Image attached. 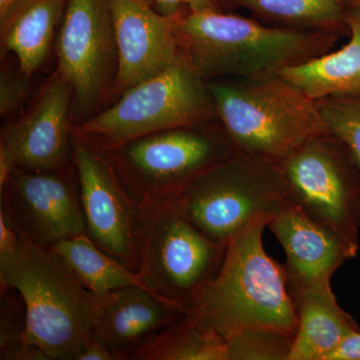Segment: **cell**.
<instances>
[{
  "instance_id": "cell-1",
  "label": "cell",
  "mask_w": 360,
  "mask_h": 360,
  "mask_svg": "<svg viewBox=\"0 0 360 360\" xmlns=\"http://www.w3.org/2000/svg\"><path fill=\"white\" fill-rule=\"evenodd\" d=\"M182 56L203 79H255L321 56L326 32L269 27L217 9L175 15Z\"/></svg>"
},
{
  "instance_id": "cell-2",
  "label": "cell",
  "mask_w": 360,
  "mask_h": 360,
  "mask_svg": "<svg viewBox=\"0 0 360 360\" xmlns=\"http://www.w3.org/2000/svg\"><path fill=\"white\" fill-rule=\"evenodd\" d=\"M0 288L18 291L25 302L33 359H78L94 335V296L51 248L20 234L15 250L0 257Z\"/></svg>"
},
{
  "instance_id": "cell-3",
  "label": "cell",
  "mask_w": 360,
  "mask_h": 360,
  "mask_svg": "<svg viewBox=\"0 0 360 360\" xmlns=\"http://www.w3.org/2000/svg\"><path fill=\"white\" fill-rule=\"evenodd\" d=\"M266 226L250 224L229 240L219 274L188 312L222 340L255 328L295 335L297 315L283 265L264 250Z\"/></svg>"
},
{
  "instance_id": "cell-4",
  "label": "cell",
  "mask_w": 360,
  "mask_h": 360,
  "mask_svg": "<svg viewBox=\"0 0 360 360\" xmlns=\"http://www.w3.org/2000/svg\"><path fill=\"white\" fill-rule=\"evenodd\" d=\"M220 124L236 150L279 161L328 134L317 101L279 75L208 80Z\"/></svg>"
},
{
  "instance_id": "cell-5",
  "label": "cell",
  "mask_w": 360,
  "mask_h": 360,
  "mask_svg": "<svg viewBox=\"0 0 360 360\" xmlns=\"http://www.w3.org/2000/svg\"><path fill=\"white\" fill-rule=\"evenodd\" d=\"M172 202L226 245L250 224H269L292 205L278 163L238 150L195 177Z\"/></svg>"
},
{
  "instance_id": "cell-6",
  "label": "cell",
  "mask_w": 360,
  "mask_h": 360,
  "mask_svg": "<svg viewBox=\"0 0 360 360\" xmlns=\"http://www.w3.org/2000/svg\"><path fill=\"white\" fill-rule=\"evenodd\" d=\"M215 115L207 82L182 58L75 125L73 132L110 149L162 130L210 122Z\"/></svg>"
},
{
  "instance_id": "cell-7",
  "label": "cell",
  "mask_w": 360,
  "mask_h": 360,
  "mask_svg": "<svg viewBox=\"0 0 360 360\" xmlns=\"http://www.w3.org/2000/svg\"><path fill=\"white\" fill-rule=\"evenodd\" d=\"M226 248L172 201L142 206L137 274L148 290L184 314L219 274Z\"/></svg>"
},
{
  "instance_id": "cell-8",
  "label": "cell",
  "mask_w": 360,
  "mask_h": 360,
  "mask_svg": "<svg viewBox=\"0 0 360 360\" xmlns=\"http://www.w3.org/2000/svg\"><path fill=\"white\" fill-rule=\"evenodd\" d=\"M210 122L162 130L106 149L130 196L142 206L169 202L198 175L236 153L221 124Z\"/></svg>"
},
{
  "instance_id": "cell-9",
  "label": "cell",
  "mask_w": 360,
  "mask_h": 360,
  "mask_svg": "<svg viewBox=\"0 0 360 360\" xmlns=\"http://www.w3.org/2000/svg\"><path fill=\"white\" fill-rule=\"evenodd\" d=\"M277 163L291 203L359 253L360 174L345 144L321 135Z\"/></svg>"
},
{
  "instance_id": "cell-10",
  "label": "cell",
  "mask_w": 360,
  "mask_h": 360,
  "mask_svg": "<svg viewBox=\"0 0 360 360\" xmlns=\"http://www.w3.org/2000/svg\"><path fill=\"white\" fill-rule=\"evenodd\" d=\"M56 51V70L72 87L79 124L110 101L115 87L118 56L110 0H68Z\"/></svg>"
},
{
  "instance_id": "cell-11",
  "label": "cell",
  "mask_w": 360,
  "mask_h": 360,
  "mask_svg": "<svg viewBox=\"0 0 360 360\" xmlns=\"http://www.w3.org/2000/svg\"><path fill=\"white\" fill-rule=\"evenodd\" d=\"M73 162L86 236L137 274L142 205L123 186L108 150L75 132Z\"/></svg>"
},
{
  "instance_id": "cell-12",
  "label": "cell",
  "mask_w": 360,
  "mask_h": 360,
  "mask_svg": "<svg viewBox=\"0 0 360 360\" xmlns=\"http://www.w3.org/2000/svg\"><path fill=\"white\" fill-rule=\"evenodd\" d=\"M0 207L21 236L44 248L86 233L75 165L11 170L0 186Z\"/></svg>"
},
{
  "instance_id": "cell-13",
  "label": "cell",
  "mask_w": 360,
  "mask_h": 360,
  "mask_svg": "<svg viewBox=\"0 0 360 360\" xmlns=\"http://www.w3.org/2000/svg\"><path fill=\"white\" fill-rule=\"evenodd\" d=\"M73 91L58 70L0 139V186L13 169L73 167Z\"/></svg>"
},
{
  "instance_id": "cell-14",
  "label": "cell",
  "mask_w": 360,
  "mask_h": 360,
  "mask_svg": "<svg viewBox=\"0 0 360 360\" xmlns=\"http://www.w3.org/2000/svg\"><path fill=\"white\" fill-rule=\"evenodd\" d=\"M118 70L110 101L184 58L175 15L156 11L149 0H110Z\"/></svg>"
},
{
  "instance_id": "cell-15",
  "label": "cell",
  "mask_w": 360,
  "mask_h": 360,
  "mask_svg": "<svg viewBox=\"0 0 360 360\" xmlns=\"http://www.w3.org/2000/svg\"><path fill=\"white\" fill-rule=\"evenodd\" d=\"M267 226L285 252L283 267L291 297L331 286L336 270L357 255L338 234L293 205L270 220Z\"/></svg>"
},
{
  "instance_id": "cell-16",
  "label": "cell",
  "mask_w": 360,
  "mask_h": 360,
  "mask_svg": "<svg viewBox=\"0 0 360 360\" xmlns=\"http://www.w3.org/2000/svg\"><path fill=\"white\" fill-rule=\"evenodd\" d=\"M92 296L94 333L108 345L116 360H129L158 331L184 314L141 286Z\"/></svg>"
},
{
  "instance_id": "cell-17",
  "label": "cell",
  "mask_w": 360,
  "mask_h": 360,
  "mask_svg": "<svg viewBox=\"0 0 360 360\" xmlns=\"http://www.w3.org/2000/svg\"><path fill=\"white\" fill-rule=\"evenodd\" d=\"M68 0H18L0 15L2 53H13L30 79L44 63Z\"/></svg>"
},
{
  "instance_id": "cell-18",
  "label": "cell",
  "mask_w": 360,
  "mask_h": 360,
  "mask_svg": "<svg viewBox=\"0 0 360 360\" xmlns=\"http://www.w3.org/2000/svg\"><path fill=\"white\" fill-rule=\"evenodd\" d=\"M345 20L352 37L342 49L279 71L284 80L312 101L360 94V4Z\"/></svg>"
},
{
  "instance_id": "cell-19",
  "label": "cell",
  "mask_w": 360,
  "mask_h": 360,
  "mask_svg": "<svg viewBox=\"0 0 360 360\" xmlns=\"http://www.w3.org/2000/svg\"><path fill=\"white\" fill-rule=\"evenodd\" d=\"M292 300L297 329L290 360H326L345 336L360 329L338 304L331 286L304 291Z\"/></svg>"
},
{
  "instance_id": "cell-20",
  "label": "cell",
  "mask_w": 360,
  "mask_h": 360,
  "mask_svg": "<svg viewBox=\"0 0 360 360\" xmlns=\"http://www.w3.org/2000/svg\"><path fill=\"white\" fill-rule=\"evenodd\" d=\"M51 250L71 276L92 295L129 286H141L148 290L136 272L101 250L86 233L59 241Z\"/></svg>"
},
{
  "instance_id": "cell-21",
  "label": "cell",
  "mask_w": 360,
  "mask_h": 360,
  "mask_svg": "<svg viewBox=\"0 0 360 360\" xmlns=\"http://www.w3.org/2000/svg\"><path fill=\"white\" fill-rule=\"evenodd\" d=\"M129 360H227L225 340L182 314L131 354Z\"/></svg>"
},
{
  "instance_id": "cell-22",
  "label": "cell",
  "mask_w": 360,
  "mask_h": 360,
  "mask_svg": "<svg viewBox=\"0 0 360 360\" xmlns=\"http://www.w3.org/2000/svg\"><path fill=\"white\" fill-rule=\"evenodd\" d=\"M345 0H238L267 20L312 30H326L340 20Z\"/></svg>"
},
{
  "instance_id": "cell-23",
  "label": "cell",
  "mask_w": 360,
  "mask_h": 360,
  "mask_svg": "<svg viewBox=\"0 0 360 360\" xmlns=\"http://www.w3.org/2000/svg\"><path fill=\"white\" fill-rule=\"evenodd\" d=\"M293 340L283 331L248 329L225 340L227 360H290Z\"/></svg>"
},
{
  "instance_id": "cell-24",
  "label": "cell",
  "mask_w": 360,
  "mask_h": 360,
  "mask_svg": "<svg viewBox=\"0 0 360 360\" xmlns=\"http://www.w3.org/2000/svg\"><path fill=\"white\" fill-rule=\"evenodd\" d=\"M0 291V359L34 360L25 342V302L16 290Z\"/></svg>"
},
{
  "instance_id": "cell-25",
  "label": "cell",
  "mask_w": 360,
  "mask_h": 360,
  "mask_svg": "<svg viewBox=\"0 0 360 360\" xmlns=\"http://www.w3.org/2000/svg\"><path fill=\"white\" fill-rule=\"evenodd\" d=\"M328 134L345 144L360 174V101H317Z\"/></svg>"
},
{
  "instance_id": "cell-26",
  "label": "cell",
  "mask_w": 360,
  "mask_h": 360,
  "mask_svg": "<svg viewBox=\"0 0 360 360\" xmlns=\"http://www.w3.org/2000/svg\"><path fill=\"white\" fill-rule=\"evenodd\" d=\"M28 78L13 68H2L0 75V115L2 118L11 117L20 110L25 99V86Z\"/></svg>"
},
{
  "instance_id": "cell-27",
  "label": "cell",
  "mask_w": 360,
  "mask_h": 360,
  "mask_svg": "<svg viewBox=\"0 0 360 360\" xmlns=\"http://www.w3.org/2000/svg\"><path fill=\"white\" fill-rule=\"evenodd\" d=\"M165 15L174 16L180 13V7H188L189 11H203L217 9V0H149Z\"/></svg>"
},
{
  "instance_id": "cell-28",
  "label": "cell",
  "mask_w": 360,
  "mask_h": 360,
  "mask_svg": "<svg viewBox=\"0 0 360 360\" xmlns=\"http://www.w3.org/2000/svg\"><path fill=\"white\" fill-rule=\"evenodd\" d=\"M326 360H360V329L345 336Z\"/></svg>"
},
{
  "instance_id": "cell-29",
  "label": "cell",
  "mask_w": 360,
  "mask_h": 360,
  "mask_svg": "<svg viewBox=\"0 0 360 360\" xmlns=\"http://www.w3.org/2000/svg\"><path fill=\"white\" fill-rule=\"evenodd\" d=\"M77 360H116V357L108 345L94 333Z\"/></svg>"
},
{
  "instance_id": "cell-30",
  "label": "cell",
  "mask_w": 360,
  "mask_h": 360,
  "mask_svg": "<svg viewBox=\"0 0 360 360\" xmlns=\"http://www.w3.org/2000/svg\"><path fill=\"white\" fill-rule=\"evenodd\" d=\"M18 1V0H0V15H4Z\"/></svg>"
},
{
  "instance_id": "cell-31",
  "label": "cell",
  "mask_w": 360,
  "mask_h": 360,
  "mask_svg": "<svg viewBox=\"0 0 360 360\" xmlns=\"http://www.w3.org/2000/svg\"><path fill=\"white\" fill-rule=\"evenodd\" d=\"M359 4H360V2H359Z\"/></svg>"
}]
</instances>
